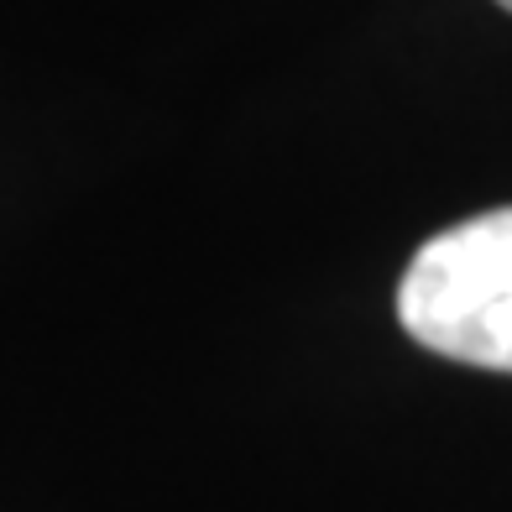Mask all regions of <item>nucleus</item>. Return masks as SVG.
Wrapping results in <instances>:
<instances>
[{
    "mask_svg": "<svg viewBox=\"0 0 512 512\" xmlns=\"http://www.w3.org/2000/svg\"><path fill=\"white\" fill-rule=\"evenodd\" d=\"M497 6H502V11H512V0H497Z\"/></svg>",
    "mask_w": 512,
    "mask_h": 512,
    "instance_id": "f03ea898",
    "label": "nucleus"
},
{
    "mask_svg": "<svg viewBox=\"0 0 512 512\" xmlns=\"http://www.w3.org/2000/svg\"><path fill=\"white\" fill-rule=\"evenodd\" d=\"M398 324L445 361L512 371V204L460 220L413 251L398 283Z\"/></svg>",
    "mask_w": 512,
    "mask_h": 512,
    "instance_id": "f257e3e1",
    "label": "nucleus"
}]
</instances>
